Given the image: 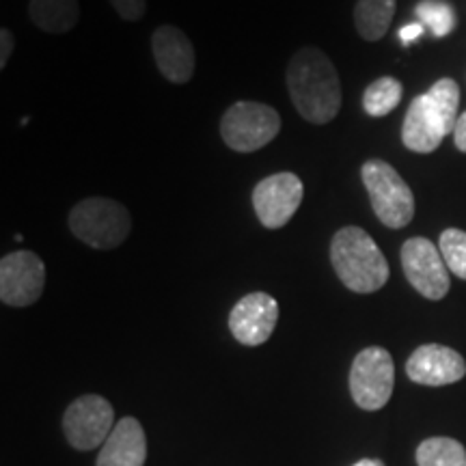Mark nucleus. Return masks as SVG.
I'll use <instances>...</instances> for the list:
<instances>
[{"label": "nucleus", "instance_id": "f257e3e1", "mask_svg": "<svg viewBox=\"0 0 466 466\" xmlns=\"http://www.w3.org/2000/svg\"><path fill=\"white\" fill-rule=\"evenodd\" d=\"M285 83L296 113L309 124H330L341 110V80L335 63L316 46H305L289 58Z\"/></svg>", "mask_w": 466, "mask_h": 466}, {"label": "nucleus", "instance_id": "f03ea898", "mask_svg": "<svg viewBox=\"0 0 466 466\" xmlns=\"http://www.w3.org/2000/svg\"><path fill=\"white\" fill-rule=\"evenodd\" d=\"M460 86L453 78H441L417 96L401 124V143L415 154H432L445 137L456 130Z\"/></svg>", "mask_w": 466, "mask_h": 466}, {"label": "nucleus", "instance_id": "7ed1b4c3", "mask_svg": "<svg viewBox=\"0 0 466 466\" xmlns=\"http://www.w3.org/2000/svg\"><path fill=\"white\" fill-rule=\"evenodd\" d=\"M330 264L339 281L357 294H374L389 281L387 258L374 238L357 225L341 227L330 240Z\"/></svg>", "mask_w": 466, "mask_h": 466}, {"label": "nucleus", "instance_id": "20e7f679", "mask_svg": "<svg viewBox=\"0 0 466 466\" xmlns=\"http://www.w3.org/2000/svg\"><path fill=\"white\" fill-rule=\"evenodd\" d=\"M69 229L80 242L96 250L119 248L132 231L130 212L108 197H86L69 209Z\"/></svg>", "mask_w": 466, "mask_h": 466}, {"label": "nucleus", "instance_id": "39448f33", "mask_svg": "<svg viewBox=\"0 0 466 466\" xmlns=\"http://www.w3.org/2000/svg\"><path fill=\"white\" fill-rule=\"evenodd\" d=\"M360 179L378 220L389 229H404L415 217V195L389 162L371 158L360 167Z\"/></svg>", "mask_w": 466, "mask_h": 466}, {"label": "nucleus", "instance_id": "423d86ee", "mask_svg": "<svg viewBox=\"0 0 466 466\" xmlns=\"http://www.w3.org/2000/svg\"><path fill=\"white\" fill-rule=\"evenodd\" d=\"M281 132V115L261 102L242 100L231 104L220 119V137L238 154H253L264 149Z\"/></svg>", "mask_w": 466, "mask_h": 466}, {"label": "nucleus", "instance_id": "0eeeda50", "mask_svg": "<svg viewBox=\"0 0 466 466\" xmlns=\"http://www.w3.org/2000/svg\"><path fill=\"white\" fill-rule=\"evenodd\" d=\"M395 387V365L389 350L370 346L354 357L350 370V393L363 410H380L389 404Z\"/></svg>", "mask_w": 466, "mask_h": 466}, {"label": "nucleus", "instance_id": "6e6552de", "mask_svg": "<svg viewBox=\"0 0 466 466\" xmlns=\"http://www.w3.org/2000/svg\"><path fill=\"white\" fill-rule=\"evenodd\" d=\"M401 268L408 283L423 299L442 300L450 294V268L442 259L441 248L428 238H410L401 247Z\"/></svg>", "mask_w": 466, "mask_h": 466}, {"label": "nucleus", "instance_id": "1a4fd4ad", "mask_svg": "<svg viewBox=\"0 0 466 466\" xmlns=\"http://www.w3.org/2000/svg\"><path fill=\"white\" fill-rule=\"evenodd\" d=\"M115 410L102 395H83L69 404L63 417L66 439L74 450L89 451L106 442L113 432Z\"/></svg>", "mask_w": 466, "mask_h": 466}, {"label": "nucleus", "instance_id": "9d476101", "mask_svg": "<svg viewBox=\"0 0 466 466\" xmlns=\"http://www.w3.org/2000/svg\"><path fill=\"white\" fill-rule=\"evenodd\" d=\"M46 266L33 250H15L0 259V300L7 307H31L42 299Z\"/></svg>", "mask_w": 466, "mask_h": 466}, {"label": "nucleus", "instance_id": "9b49d317", "mask_svg": "<svg viewBox=\"0 0 466 466\" xmlns=\"http://www.w3.org/2000/svg\"><path fill=\"white\" fill-rule=\"evenodd\" d=\"M305 186L296 173L281 171L264 177L253 190V208L266 229H281L299 212Z\"/></svg>", "mask_w": 466, "mask_h": 466}, {"label": "nucleus", "instance_id": "f8f14e48", "mask_svg": "<svg viewBox=\"0 0 466 466\" xmlns=\"http://www.w3.org/2000/svg\"><path fill=\"white\" fill-rule=\"evenodd\" d=\"M279 322V302L266 291H253L233 305L229 330L242 346H261L270 339Z\"/></svg>", "mask_w": 466, "mask_h": 466}, {"label": "nucleus", "instance_id": "ddd939ff", "mask_svg": "<svg viewBox=\"0 0 466 466\" xmlns=\"http://www.w3.org/2000/svg\"><path fill=\"white\" fill-rule=\"evenodd\" d=\"M151 55L156 67L168 83L186 85L195 76L197 55L195 46L182 28L162 25L151 35Z\"/></svg>", "mask_w": 466, "mask_h": 466}, {"label": "nucleus", "instance_id": "4468645a", "mask_svg": "<svg viewBox=\"0 0 466 466\" xmlns=\"http://www.w3.org/2000/svg\"><path fill=\"white\" fill-rule=\"evenodd\" d=\"M406 374L412 382L423 387H445L460 382L466 376L462 354L441 343L419 346L406 360Z\"/></svg>", "mask_w": 466, "mask_h": 466}, {"label": "nucleus", "instance_id": "2eb2a0df", "mask_svg": "<svg viewBox=\"0 0 466 466\" xmlns=\"http://www.w3.org/2000/svg\"><path fill=\"white\" fill-rule=\"evenodd\" d=\"M147 458V441L143 425L134 417H124L115 423L113 432L102 445L97 466H143Z\"/></svg>", "mask_w": 466, "mask_h": 466}, {"label": "nucleus", "instance_id": "dca6fc26", "mask_svg": "<svg viewBox=\"0 0 466 466\" xmlns=\"http://www.w3.org/2000/svg\"><path fill=\"white\" fill-rule=\"evenodd\" d=\"M28 15L39 31L50 35H66L78 25V0H31Z\"/></svg>", "mask_w": 466, "mask_h": 466}, {"label": "nucleus", "instance_id": "f3484780", "mask_svg": "<svg viewBox=\"0 0 466 466\" xmlns=\"http://www.w3.org/2000/svg\"><path fill=\"white\" fill-rule=\"evenodd\" d=\"M395 0H357L354 28L365 42H380L391 26Z\"/></svg>", "mask_w": 466, "mask_h": 466}, {"label": "nucleus", "instance_id": "a211bd4d", "mask_svg": "<svg viewBox=\"0 0 466 466\" xmlns=\"http://www.w3.org/2000/svg\"><path fill=\"white\" fill-rule=\"evenodd\" d=\"M404 86L393 76H382L363 93V110L370 116H384L400 106Z\"/></svg>", "mask_w": 466, "mask_h": 466}, {"label": "nucleus", "instance_id": "6ab92c4d", "mask_svg": "<svg viewBox=\"0 0 466 466\" xmlns=\"http://www.w3.org/2000/svg\"><path fill=\"white\" fill-rule=\"evenodd\" d=\"M419 466H466V450L462 442L434 436L417 447Z\"/></svg>", "mask_w": 466, "mask_h": 466}, {"label": "nucleus", "instance_id": "aec40b11", "mask_svg": "<svg viewBox=\"0 0 466 466\" xmlns=\"http://www.w3.org/2000/svg\"><path fill=\"white\" fill-rule=\"evenodd\" d=\"M415 15L434 37H447L458 25V15L445 0H421L415 7Z\"/></svg>", "mask_w": 466, "mask_h": 466}, {"label": "nucleus", "instance_id": "412c9836", "mask_svg": "<svg viewBox=\"0 0 466 466\" xmlns=\"http://www.w3.org/2000/svg\"><path fill=\"white\" fill-rule=\"evenodd\" d=\"M439 248L451 275L466 281V231L456 227L445 229L439 238Z\"/></svg>", "mask_w": 466, "mask_h": 466}, {"label": "nucleus", "instance_id": "4be33fe9", "mask_svg": "<svg viewBox=\"0 0 466 466\" xmlns=\"http://www.w3.org/2000/svg\"><path fill=\"white\" fill-rule=\"evenodd\" d=\"M108 3L126 22H138L147 11V0H108Z\"/></svg>", "mask_w": 466, "mask_h": 466}, {"label": "nucleus", "instance_id": "5701e85b", "mask_svg": "<svg viewBox=\"0 0 466 466\" xmlns=\"http://www.w3.org/2000/svg\"><path fill=\"white\" fill-rule=\"evenodd\" d=\"M15 48V37L9 28H0V69L7 67L11 55Z\"/></svg>", "mask_w": 466, "mask_h": 466}, {"label": "nucleus", "instance_id": "b1692460", "mask_svg": "<svg viewBox=\"0 0 466 466\" xmlns=\"http://www.w3.org/2000/svg\"><path fill=\"white\" fill-rule=\"evenodd\" d=\"M423 31H425V26L421 25V22H415V25H406V26L400 28V39L404 44H412L415 39L421 37Z\"/></svg>", "mask_w": 466, "mask_h": 466}, {"label": "nucleus", "instance_id": "393cba45", "mask_svg": "<svg viewBox=\"0 0 466 466\" xmlns=\"http://www.w3.org/2000/svg\"><path fill=\"white\" fill-rule=\"evenodd\" d=\"M453 143H456V147L462 151V154H466V110L458 116L456 130H453Z\"/></svg>", "mask_w": 466, "mask_h": 466}, {"label": "nucleus", "instance_id": "a878e982", "mask_svg": "<svg viewBox=\"0 0 466 466\" xmlns=\"http://www.w3.org/2000/svg\"><path fill=\"white\" fill-rule=\"evenodd\" d=\"M352 466H384V464H382V460H371V458H367V460H359V462L352 464Z\"/></svg>", "mask_w": 466, "mask_h": 466}]
</instances>
